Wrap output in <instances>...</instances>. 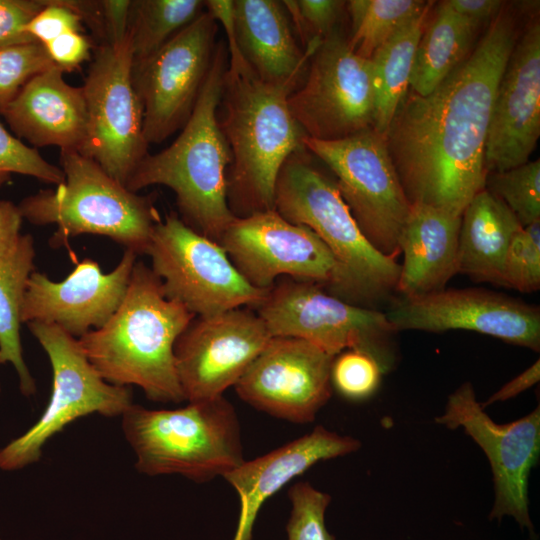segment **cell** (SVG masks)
<instances>
[{
	"label": "cell",
	"mask_w": 540,
	"mask_h": 540,
	"mask_svg": "<svg viewBox=\"0 0 540 540\" xmlns=\"http://www.w3.org/2000/svg\"><path fill=\"white\" fill-rule=\"evenodd\" d=\"M519 34L516 12L505 3L474 49L431 93L408 90L386 142L410 204L462 215L484 189L491 110Z\"/></svg>",
	"instance_id": "obj_1"
},
{
	"label": "cell",
	"mask_w": 540,
	"mask_h": 540,
	"mask_svg": "<svg viewBox=\"0 0 540 540\" xmlns=\"http://www.w3.org/2000/svg\"><path fill=\"white\" fill-rule=\"evenodd\" d=\"M195 317L168 299L151 268L136 261L125 297L107 323L77 339L90 364L108 383L135 385L155 402L185 400L174 345Z\"/></svg>",
	"instance_id": "obj_2"
},
{
	"label": "cell",
	"mask_w": 540,
	"mask_h": 540,
	"mask_svg": "<svg viewBox=\"0 0 540 540\" xmlns=\"http://www.w3.org/2000/svg\"><path fill=\"white\" fill-rule=\"evenodd\" d=\"M227 67V46L219 41L198 100L181 132L167 148L148 153L126 184L135 193L152 185L170 188L181 220L217 243L236 218L227 200L231 152L218 119Z\"/></svg>",
	"instance_id": "obj_3"
},
{
	"label": "cell",
	"mask_w": 540,
	"mask_h": 540,
	"mask_svg": "<svg viewBox=\"0 0 540 540\" xmlns=\"http://www.w3.org/2000/svg\"><path fill=\"white\" fill-rule=\"evenodd\" d=\"M296 86L261 81L252 70L224 76L218 119L231 152L227 200L237 218L274 210L275 185L287 158L304 149L306 133L288 98Z\"/></svg>",
	"instance_id": "obj_4"
},
{
	"label": "cell",
	"mask_w": 540,
	"mask_h": 540,
	"mask_svg": "<svg viewBox=\"0 0 540 540\" xmlns=\"http://www.w3.org/2000/svg\"><path fill=\"white\" fill-rule=\"evenodd\" d=\"M274 210L312 230L332 253L337 278L329 293L375 309L396 292L401 268L397 257L382 254L366 239L335 180L314 165L306 148L291 154L281 167Z\"/></svg>",
	"instance_id": "obj_5"
},
{
	"label": "cell",
	"mask_w": 540,
	"mask_h": 540,
	"mask_svg": "<svg viewBox=\"0 0 540 540\" xmlns=\"http://www.w3.org/2000/svg\"><path fill=\"white\" fill-rule=\"evenodd\" d=\"M60 152L63 183L22 199L18 208L23 219L35 225L55 224L52 247L65 246L81 234H94L136 255L146 254L161 220L150 196L130 191L76 150Z\"/></svg>",
	"instance_id": "obj_6"
},
{
	"label": "cell",
	"mask_w": 540,
	"mask_h": 540,
	"mask_svg": "<svg viewBox=\"0 0 540 540\" xmlns=\"http://www.w3.org/2000/svg\"><path fill=\"white\" fill-rule=\"evenodd\" d=\"M121 417L140 473L179 474L200 483L244 461L238 418L223 396L177 409L132 404Z\"/></svg>",
	"instance_id": "obj_7"
},
{
	"label": "cell",
	"mask_w": 540,
	"mask_h": 540,
	"mask_svg": "<svg viewBox=\"0 0 540 540\" xmlns=\"http://www.w3.org/2000/svg\"><path fill=\"white\" fill-rule=\"evenodd\" d=\"M253 310L272 337L303 339L332 356L363 350L384 372L392 365L391 343L397 332L385 312L349 303L321 285L280 278Z\"/></svg>",
	"instance_id": "obj_8"
},
{
	"label": "cell",
	"mask_w": 540,
	"mask_h": 540,
	"mask_svg": "<svg viewBox=\"0 0 540 540\" xmlns=\"http://www.w3.org/2000/svg\"><path fill=\"white\" fill-rule=\"evenodd\" d=\"M26 324L49 358L52 392L37 422L0 449L3 471L38 462L47 441L76 419L93 413L121 416L133 404L130 388L106 382L90 364L76 338L53 324Z\"/></svg>",
	"instance_id": "obj_9"
},
{
	"label": "cell",
	"mask_w": 540,
	"mask_h": 540,
	"mask_svg": "<svg viewBox=\"0 0 540 540\" xmlns=\"http://www.w3.org/2000/svg\"><path fill=\"white\" fill-rule=\"evenodd\" d=\"M304 146L334 174L340 195L366 239L397 257L411 204L390 157L386 138L372 127L346 138H305Z\"/></svg>",
	"instance_id": "obj_10"
},
{
	"label": "cell",
	"mask_w": 540,
	"mask_h": 540,
	"mask_svg": "<svg viewBox=\"0 0 540 540\" xmlns=\"http://www.w3.org/2000/svg\"><path fill=\"white\" fill-rule=\"evenodd\" d=\"M146 254L165 296L195 316L253 309L268 292L251 286L219 243L190 228L175 213L156 224Z\"/></svg>",
	"instance_id": "obj_11"
},
{
	"label": "cell",
	"mask_w": 540,
	"mask_h": 540,
	"mask_svg": "<svg viewBox=\"0 0 540 540\" xmlns=\"http://www.w3.org/2000/svg\"><path fill=\"white\" fill-rule=\"evenodd\" d=\"M133 62L129 35L117 45L99 44L81 86L87 125L78 152L125 186L149 146L132 80Z\"/></svg>",
	"instance_id": "obj_12"
},
{
	"label": "cell",
	"mask_w": 540,
	"mask_h": 540,
	"mask_svg": "<svg viewBox=\"0 0 540 540\" xmlns=\"http://www.w3.org/2000/svg\"><path fill=\"white\" fill-rule=\"evenodd\" d=\"M307 137L333 141L373 126L369 59L356 55L340 30L324 38L309 59L301 84L288 98Z\"/></svg>",
	"instance_id": "obj_13"
},
{
	"label": "cell",
	"mask_w": 540,
	"mask_h": 540,
	"mask_svg": "<svg viewBox=\"0 0 540 540\" xmlns=\"http://www.w3.org/2000/svg\"><path fill=\"white\" fill-rule=\"evenodd\" d=\"M217 21L206 11L149 57L133 62L148 144H159L189 119L210 71Z\"/></svg>",
	"instance_id": "obj_14"
},
{
	"label": "cell",
	"mask_w": 540,
	"mask_h": 540,
	"mask_svg": "<svg viewBox=\"0 0 540 540\" xmlns=\"http://www.w3.org/2000/svg\"><path fill=\"white\" fill-rule=\"evenodd\" d=\"M436 423L462 428L486 454L492 469L495 501L489 519L513 517L535 537L529 515L528 480L540 454V408L510 423L494 422L465 382L448 397Z\"/></svg>",
	"instance_id": "obj_15"
},
{
	"label": "cell",
	"mask_w": 540,
	"mask_h": 540,
	"mask_svg": "<svg viewBox=\"0 0 540 540\" xmlns=\"http://www.w3.org/2000/svg\"><path fill=\"white\" fill-rule=\"evenodd\" d=\"M219 244L240 275L260 290H269L283 277L315 283L327 291L336 282L337 264L322 240L275 210L236 217Z\"/></svg>",
	"instance_id": "obj_16"
},
{
	"label": "cell",
	"mask_w": 540,
	"mask_h": 540,
	"mask_svg": "<svg viewBox=\"0 0 540 540\" xmlns=\"http://www.w3.org/2000/svg\"><path fill=\"white\" fill-rule=\"evenodd\" d=\"M271 338L262 319L249 307L195 316L174 345L185 400L200 402L223 396Z\"/></svg>",
	"instance_id": "obj_17"
},
{
	"label": "cell",
	"mask_w": 540,
	"mask_h": 540,
	"mask_svg": "<svg viewBox=\"0 0 540 540\" xmlns=\"http://www.w3.org/2000/svg\"><path fill=\"white\" fill-rule=\"evenodd\" d=\"M385 314L396 332L469 330L540 350L539 307L484 288H445L418 297L401 296Z\"/></svg>",
	"instance_id": "obj_18"
},
{
	"label": "cell",
	"mask_w": 540,
	"mask_h": 540,
	"mask_svg": "<svg viewBox=\"0 0 540 540\" xmlns=\"http://www.w3.org/2000/svg\"><path fill=\"white\" fill-rule=\"evenodd\" d=\"M334 357L303 339L272 337L234 387L258 410L294 423L312 422L331 397Z\"/></svg>",
	"instance_id": "obj_19"
},
{
	"label": "cell",
	"mask_w": 540,
	"mask_h": 540,
	"mask_svg": "<svg viewBox=\"0 0 540 540\" xmlns=\"http://www.w3.org/2000/svg\"><path fill=\"white\" fill-rule=\"evenodd\" d=\"M540 136V21L519 34L498 83L485 147L486 172L529 161Z\"/></svg>",
	"instance_id": "obj_20"
},
{
	"label": "cell",
	"mask_w": 540,
	"mask_h": 540,
	"mask_svg": "<svg viewBox=\"0 0 540 540\" xmlns=\"http://www.w3.org/2000/svg\"><path fill=\"white\" fill-rule=\"evenodd\" d=\"M137 256L125 250L109 273H103L96 261L83 259L60 282L34 271L27 282L21 322L53 324L76 339L101 328L121 305Z\"/></svg>",
	"instance_id": "obj_21"
},
{
	"label": "cell",
	"mask_w": 540,
	"mask_h": 540,
	"mask_svg": "<svg viewBox=\"0 0 540 540\" xmlns=\"http://www.w3.org/2000/svg\"><path fill=\"white\" fill-rule=\"evenodd\" d=\"M360 442L316 426L313 431L223 475L238 493L240 515L233 540H251L263 503L319 461L352 453Z\"/></svg>",
	"instance_id": "obj_22"
},
{
	"label": "cell",
	"mask_w": 540,
	"mask_h": 540,
	"mask_svg": "<svg viewBox=\"0 0 540 540\" xmlns=\"http://www.w3.org/2000/svg\"><path fill=\"white\" fill-rule=\"evenodd\" d=\"M56 66L34 76L3 110L17 137L36 149L57 146L79 151L86 135L87 114L82 87L68 84Z\"/></svg>",
	"instance_id": "obj_23"
},
{
	"label": "cell",
	"mask_w": 540,
	"mask_h": 540,
	"mask_svg": "<svg viewBox=\"0 0 540 540\" xmlns=\"http://www.w3.org/2000/svg\"><path fill=\"white\" fill-rule=\"evenodd\" d=\"M233 13L239 51L254 74L266 83L297 88L319 44L302 49L282 1L233 0Z\"/></svg>",
	"instance_id": "obj_24"
},
{
	"label": "cell",
	"mask_w": 540,
	"mask_h": 540,
	"mask_svg": "<svg viewBox=\"0 0 540 540\" xmlns=\"http://www.w3.org/2000/svg\"><path fill=\"white\" fill-rule=\"evenodd\" d=\"M461 215L411 204L398 239L403 255L396 292L418 297L446 288L457 274V249Z\"/></svg>",
	"instance_id": "obj_25"
},
{
	"label": "cell",
	"mask_w": 540,
	"mask_h": 540,
	"mask_svg": "<svg viewBox=\"0 0 540 540\" xmlns=\"http://www.w3.org/2000/svg\"><path fill=\"white\" fill-rule=\"evenodd\" d=\"M523 227L515 214L485 188L467 204L461 215L457 273L475 282L503 286V264L509 243Z\"/></svg>",
	"instance_id": "obj_26"
},
{
	"label": "cell",
	"mask_w": 540,
	"mask_h": 540,
	"mask_svg": "<svg viewBox=\"0 0 540 540\" xmlns=\"http://www.w3.org/2000/svg\"><path fill=\"white\" fill-rule=\"evenodd\" d=\"M478 29L439 2L418 42L409 89L420 96L431 93L471 52Z\"/></svg>",
	"instance_id": "obj_27"
},
{
	"label": "cell",
	"mask_w": 540,
	"mask_h": 540,
	"mask_svg": "<svg viewBox=\"0 0 540 540\" xmlns=\"http://www.w3.org/2000/svg\"><path fill=\"white\" fill-rule=\"evenodd\" d=\"M434 2L382 44L371 56L372 128L386 138L390 123L409 90L415 51Z\"/></svg>",
	"instance_id": "obj_28"
},
{
	"label": "cell",
	"mask_w": 540,
	"mask_h": 540,
	"mask_svg": "<svg viewBox=\"0 0 540 540\" xmlns=\"http://www.w3.org/2000/svg\"><path fill=\"white\" fill-rule=\"evenodd\" d=\"M34 240L21 234L15 247L0 258V364L11 363L19 378L20 392L26 396L37 387L24 359L21 345V306L30 275L35 271Z\"/></svg>",
	"instance_id": "obj_29"
},
{
	"label": "cell",
	"mask_w": 540,
	"mask_h": 540,
	"mask_svg": "<svg viewBox=\"0 0 540 540\" xmlns=\"http://www.w3.org/2000/svg\"><path fill=\"white\" fill-rule=\"evenodd\" d=\"M204 11L201 0H133L128 35L134 62L155 53Z\"/></svg>",
	"instance_id": "obj_30"
},
{
	"label": "cell",
	"mask_w": 540,
	"mask_h": 540,
	"mask_svg": "<svg viewBox=\"0 0 540 540\" xmlns=\"http://www.w3.org/2000/svg\"><path fill=\"white\" fill-rule=\"evenodd\" d=\"M429 1L423 0H351L346 1L350 18L349 48L370 59L374 52L403 26L417 17Z\"/></svg>",
	"instance_id": "obj_31"
},
{
	"label": "cell",
	"mask_w": 540,
	"mask_h": 540,
	"mask_svg": "<svg viewBox=\"0 0 540 540\" xmlns=\"http://www.w3.org/2000/svg\"><path fill=\"white\" fill-rule=\"evenodd\" d=\"M484 188L502 200L524 227L540 221V159L487 173Z\"/></svg>",
	"instance_id": "obj_32"
},
{
	"label": "cell",
	"mask_w": 540,
	"mask_h": 540,
	"mask_svg": "<svg viewBox=\"0 0 540 540\" xmlns=\"http://www.w3.org/2000/svg\"><path fill=\"white\" fill-rule=\"evenodd\" d=\"M503 286L522 293L540 288V221L521 227L506 251Z\"/></svg>",
	"instance_id": "obj_33"
},
{
	"label": "cell",
	"mask_w": 540,
	"mask_h": 540,
	"mask_svg": "<svg viewBox=\"0 0 540 540\" xmlns=\"http://www.w3.org/2000/svg\"><path fill=\"white\" fill-rule=\"evenodd\" d=\"M53 66L39 42L0 47V114L30 79Z\"/></svg>",
	"instance_id": "obj_34"
},
{
	"label": "cell",
	"mask_w": 540,
	"mask_h": 540,
	"mask_svg": "<svg viewBox=\"0 0 540 540\" xmlns=\"http://www.w3.org/2000/svg\"><path fill=\"white\" fill-rule=\"evenodd\" d=\"M292 510L286 526L288 540H335L325 526L329 494L307 482H298L288 492Z\"/></svg>",
	"instance_id": "obj_35"
},
{
	"label": "cell",
	"mask_w": 540,
	"mask_h": 540,
	"mask_svg": "<svg viewBox=\"0 0 540 540\" xmlns=\"http://www.w3.org/2000/svg\"><path fill=\"white\" fill-rule=\"evenodd\" d=\"M384 370L378 360L368 352L348 349L334 357L331 384L344 397L362 400L378 388Z\"/></svg>",
	"instance_id": "obj_36"
},
{
	"label": "cell",
	"mask_w": 540,
	"mask_h": 540,
	"mask_svg": "<svg viewBox=\"0 0 540 540\" xmlns=\"http://www.w3.org/2000/svg\"><path fill=\"white\" fill-rule=\"evenodd\" d=\"M296 37L304 50L315 41L340 30V21L346 11V1L341 0H284Z\"/></svg>",
	"instance_id": "obj_37"
},
{
	"label": "cell",
	"mask_w": 540,
	"mask_h": 540,
	"mask_svg": "<svg viewBox=\"0 0 540 540\" xmlns=\"http://www.w3.org/2000/svg\"><path fill=\"white\" fill-rule=\"evenodd\" d=\"M12 174L31 176L56 186L64 181L61 168L46 161L36 148L28 147L10 134L0 122V187Z\"/></svg>",
	"instance_id": "obj_38"
},
{
	"label": "cell",
	"mask_w": 540,
	"mask_h": 540,
	"mask_svg": "<svg viewBox=\"0 0 540 540\" xmlns=\"http://www.w3.org/2000/svg\"><path fill=\"white\" fill-rule=\"evenodd\" d=\"M44 7L28 23L25 31L37 42L45 45L69 32L83 30L81 17L65 0H43Z\"/></svg>",
	"instance_id": "obj_39"
},
{
	"label": "cell",
	"mask_w": 540,
	"mask_h": 540,
	"mask_svg": "<svg viewBox=\"0 0 540 540\" xmlns=\"http://www.w3.org/2000/svg\"><path fill=\"white\" fill-rule=\"evenodd\" d=\"M43 7V0H0V47L37 42L25 28Z\"/></svg>",
	"instance_id": "obj_40"
},
{
	"label": "cell",
	"mask_w": 540,
	"mask_h": 540,
	"mask_svg": "<svg viewBox=\"0 0 540 540\" xmlns=\"http://www.w3.org/2000/svg\"><path fill=\"white\" fill-rule=\"evenodd\" d=\"M53 64L63 72L77 69L91 58V42L81 32H69L44 45Z\"/></svg>",
	"instance_id": "obj_41"
},
{
	"label": "cell",
	"mask_w": 540,
	"mask_h": 540,
	"mask_svg": "<svg viewBox=\"0 0 540 540\" xmlns=\"http://www.w3.org/2000/svg\"><path fill=\"white\" fill-rule=\"evenodd\" d=\"M131 0H100L101 44L117 45L128 36Z\"/></svg>",
	"instance_id": "obj_42"
},
{
	"label": "cell",
	"mask_w": 540,
	"mask_h": 540,
	"mask_svg": "<svg viewBox=\"0 0 540 540\" xmlns=\"http://www.w3.org/2000/svg\"><path fill=\"white\" fill-rule=\"evenodd\" d=\"M446 4L457 14L473 24L481 25L491 20L504 7L501 0H446Z\"/></svg>",
	"instance_id": "obj_43"
},
{
	"label": "cell",
	"mask_w": 540,
	"mask_h": 540,
	"mask_svg": "<svg viewBox=\"0 0 540 540\" xmlns=\"http://www.w3.org/2000/svg\"><path fill=\"white\" fill-rule=\"evenodd\" d=\"M22 221L18 205L0 200V258L7 255L18 242Z\"/></svg>",
	"instance_id": "obj_44"
},
{
	"label": "cell",
	"mask_w": 540,
	"mask_h": 540,
	"mask_svg": "<svg viewBox=\"0 0 540 540\" xmlns=\"http://www.w3.org/2000/svg\"><path fill=\"white\" fill-rule=\"evenodd\" d=\"M540 379V364L537 360L529 368L516 376L514 379L502 386L497 392L489 397L487 401L481 404L483 408L490 404L511 399L523 391L535 385Z\"/></svg>",
	"instance_id": "obj_45"
},
{
	"label": "cell",
	"mask_w": 540,
	"mask_h": 540,
	"mask_svg": "<svg viewBox=\"0 0 540 540\" xmlns=\"http://www.w3.org/2000/svg\"><path fill=\"white\" fill-rule=\"evenodd\" d=\"M0 392H1V385H0Z\"/></svg>",
	"instance_id": "obj_46"
}]
</instances>
